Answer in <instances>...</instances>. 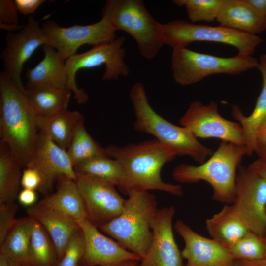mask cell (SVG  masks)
Instances as JSON below:
<instances>
[{"instance_id":"cb8c5ba5","label":"cell","mask_w":266,"mask_h":266,"mask_svg":"<svg viewBox=\"0 0 266 266\" xmlns=\"http://www.w3.org/2000/svg\"><path fill=\"white\" fill-rule=\"evenodd\" d=\"M71 91L68 88L34 87L26 89V96L36 116H51L66 110Z\"/></svg>"},{"instance_id":"9c48e42d","label":"cell","mask_w":266,"mask_h":266,"mask_svg":"<svg viewBox=\"0 0 266 266\" xmlns=\"http://www.w3.org/2000/svg\"><path fill=\"white\" fill-rule=\"evenodd\" d=\"M125 38L120 36L114 40L94 46L89 50L76 54L65 62L67 74V88L74 94V98L80 105L89 99L88 94L76 84L75 77L80 69L105 66L102 75L103 80H116L120 76L127 77L129 68L124 61L126 53L123 47Z\"/></svg>"},{"instance_id":"c3c4849f","label":"cell","mask_w":266,"mask_h":266,"mask_svg":"<svg viewBox=\"0 0 266 266\" xmlns=\"http://www.w3.org/2000/svg\"><path fill=\"white\" fill-rule=\"evenodd\" d=\"M136 266H142L141 265H138Z\"/></svg>"},{"instance_id":"5bb4252c","label":"cell","mask_w":266,"mask_h":266,"mask_svg":"<svg viewBox=\"0 0 266 266\" xmlns=\"http://www.w3.org/2000/svg\"><path fill=\"white\" fill-rule=\"evenodd\" d=\"M76 174L75 181L83 199L87 218L93 224L99 227L121 214L126 200L115 186L91 176Z\"/></svg>"},{"instance_id":"f546056e","label":"cell","mask_w":266,"mask_h":266,"mask_svg":"<svg viewBox=\"0 0 266 266\" xmlns=\"http://www.w3.org/2000/svg\"><path fill=\"white\" fill-rule=\"evenodd\" d=\"M29 258L33 266H57L59 262L56 247L49 234L33 218Z\"/></svg>"},{"instance_id":"30bf717a","label":"cell","mask_w":266,"mask_h":266,"mask_svg":"<svg viewBox=\"0 0 266 266\" xmlns=\"http://www.w3.org/2000/svg\"><path fill=\"white\" fill-rule=\"evenodd\" d=\"M232 205L250 232L265 237L266 181L248 167L238 166Z\"/></svg>"},{"instance_id":"7c38bea8","label":"cell","mask_w":266,"mask_h":266,"mask_svg":"<svg viewBox=\"0 0 266 266\" xmlns=\"http://www.w3.org/2000/svg\"><path fill=\"white\" fill-rule=\"evenodd\" d=\"M179 123L191 130L197 138H216L245 145L244 132L240 124L221 116L218 105L214 101L207 104L199 100L192 101L180 118Z\"/></svg>"},{"instance_id":"bcb514c9","label":"cell","mask_w":266,"mask_h":266,"mask_svg":"<svg viewBox=\"0 0 266 266\" xmlns=\"http://www.w3.org/2000/svg\"><path fill=\"white\" fill-rule=\"evenodd\" d=\"M139 261H129L116 266H136L138 265ZM78 266H86L84 265H78Z\"/></svg>"},{"instance_id":"6da1fadb","label":"cell","mask_w":266,"mask_h":266,"mask_svg":"<svg viewBox=\"0 0 266 266\" xmlns=\"http://www.w3.org/2000/svg\"><path fill=\"white\" fill-rule=\"evenodd\" d=\"M106 149L108 156L117 160L125 171L126 182L119 190L123 193L157 190L183 195L181 185L165 182L161 177L163 166L176 156L156 139L122 147L109 145Z\"/></svg>"},{"instance_id":"8d00e7d4","label":"cell","mask_w":266,"mask_h":266,"mask_svg":"<svg viewBox=\"0 0 266 266\" xmlns=\"http://www.w3.org/2000/svg\"><path fill=\"white\" fill-rule=\"evenodd\" d=\"M21 185L23 188L38 191L47 195L43 179L40 173L33 168H25L22 174Z\"/></svg>"},{"instance_id":"5b68a950","label":"cell","mask_w":266,"mask_h":266,"mask_svg":"<svg viewBox=\"0 0 266 266\" xmlns=\"http://www.w3.org/2000/svg\"><path fill=\"white\" fill-rule=\"evenodd\" d=\"M128 196L121 214L99 227L142 259L153 237L151 223L158 210L156 198L148 191H133Z\"/></svg>"},{"instance_id":"52a82bcc","label":"cell","mask_w":266,"mask_h":266,"mask_svg":"<svg viewBox=\"0 0 266 266\" xmlns=\"http://www.w3.org/2000/svg\"><path fill=\"white\" fill-rule=\"evenodd\" d=\"M171 69L175 81L183 86L197 83L213 74L236 75L257 68L259 62L252 56L238 55L221 57L192 51L185 47L172 49Z\"/></svg>"},{"instance_id":"9a60e30c","label":"cell","mask_w":266,"mask_h":266,"mask_svg":"<svg viewBox=\"0 0 266 266\" xmlns=\"http://www.w3.org/2000/svg\"><path fill=\"white\" fill-rule=\"evenodd\" d=\"M175 213L173 206L158 209L151 223L152 241L141 260L142 266H184L172 231Z\"/></svg>"},{"instance_id":"2e32d148","label":"cell","mask_w":266,"mask_h":266,"mask_svg":"<svg viewBox=\"0 0 266 266\" xmlns=\"http://www.w3.org/2000/svg\"><path fill=\"white\" fill-rule=\"evenodd\" d=\"M77 222L84 238V250L80 263L86 266H116L141 258L128 251L119 242L105 236L87 218Z\"/></svg>"},{"instance_id":"e0dca14e","label":"cell","mask_w":266,"mask_h":266,"mask_svg":"<svg viewBox=\"0 0 266 266\" xmlns=\"http://www.w3.org/2000/svg\"><path fill=\"white\" fill-rule=\"evenodd\" d=\"M38 132L31 160L26 167L33 168L40 173L48 195L59 178L65 176L75 180L77 174L67 151Z\"/></svg>"},{"instance_id":"d4e9b609","label":"cell","mask_w":266,"mask_h":266,"mask_svg":"<svg viewBox=\"0 0 266 266\" xmlns=\"http://www.w3.org/2000/svg\"><path fill=\"white\" fill-rule=\"evenodd\" d=\"M257 68L261 73L263 84L253 112L249 116H245L237 105L232 107V115L243 129L247 155L249 156L254 152L258 129L266 117V61L260 58Z\"/></svg>"},{"instance_id":"7bdbcfd3","label":"cell","mask_w":266,"mask_h":266,"mask_svg":"<svg viewBox=\"0 0 266 266\" xmlns=\"http://www.w3.org/2000/svg\"><path fill=\"white\" fill-rule=\"evenodd\" d=\"M259 14L266 17V0H244Z\"/></svg>"},{"instance_id":"ba28073f","label":"cell","mask_w":266,"mask_h":266,"mask_svg":"<svg viewBox=\"0 0 266 266\" xmlns=\"http://www.w3.org/2000/svg\"><path fill=\"white\" fill-rule=\"evenodd\" d=\"M165 44L173 48L185 47L196 41L214 42L234 47L237 55L252 56L263 40L257 35L221 25L210 26L175 20L162 24Z\"/></svg>"},{"instance_id":"603a6c76","label":"cell","mask_w":266,"mask_h":266,"mask_svg":"<svg viewBox=\"0 0 266 266\" xmlns=\"http://www.w3.org/2000/svg\"><path fill=\"white\" fill-rule=\"evenodd\" d=\"M206 227L212 238L228 249L250 231L232 204L206 219Z\"/></svg>"},{"instance_id":"ac0fdd59","label":"cell","mask_w":266,"mask_h":266,"mask_svg":"<svg viewBox=\"0 0 266 266\" xmlns=\"http://www.w3.org/2000/svg\"><path fill=\"white\" fill-rule=\"evenodd\" d=\"M174 228L185 243L181 251L187 260L184 266H233L234 259L229 250L216 240L198 234L181 220Z\"/></svg>"},{"instance_id":"ee69618b","label":"cell","mask_w":266,"mask_h":266,"mask_svg":"<svg viewBox=\"0 0 266 266\" xmlns=\"http://www.w3.org/2000/svg\"><path fill=\"white\" fill-rule=\"evenodd\" d=\"M233 266H266V259H234Z\"/></svg>"},{"instance_id":"d590c367","label":"cell","mask_w":266,"mask_h":266,"mask_svg":"<svg viewBox=\"0 0 266 266\" xmlns=\"http://www.w3.org/2000/svg\"><path fill=\"white\" fill-rule=\"evenodd\" d=\"M18 208L14 202L0 204V245L17 222L15 214Z\"/></svg>"},{"instance_id":"7a4b0ae2","label":"cell","mask_w":266,"mask_h":266,"mask_svg":"<svg viewBox=\"0 0 266 266\" xmlns=\"http://www.w3.org/2000/svg\"><path fill=\"white\" fill-rule=\"evenodd\" d=\"M36 115L26 94L4 71L0 73V137L23 167L30 163L38 137Z\"/></svg>"},{"instance_id":"b9f144b4","label":"cell","mask_w":266,"mask_h":266,"mask_svg":"<svg viewBox=\"0 0 266 266\" xmlns=\"http://www.w3.org/2000/svg\"><path fill=\"white\" fill-rule=\"evenodd\" d=\"M254 152L259 158L266 159V134L257 136Z\"/></svg>"},{"instance_id":"f1b7e54d","label":"cell","mask_w":266,"mask_h":266,"mask_svg":"<svg viewBox=\"0 0 266 266\" xmlns=\"http://www.w3.org/2000/svg\"><path fill=\"white\" fill-rule=\"evenodd\" d=\"M33 224V218L29 216L18 219L14 227L0 245V253L31 264L29 248Z\"/></svg>"},{"instance_id":"d6a6232c","label":"cell","mask_w":266,"mask_h":266,"mask_svg":"<svg viewBox=\"0 0 266 266\" xmlns=\"http://www.w3.org/2000/svg\"><path fill=\"white\" fill-rule=\"evenodd\" d=\"M223 0H174L178 6H184L191 23L212 22L216 20Z\"/></svg>"},{"instance_id":"277c9868","label":"cell","mask_w":266,"mask_h":266,"mask_svg":"<svg viewBox=\"0 0 266 266\" xmlns=\"http://www.w3.org/2000/svg\"><path fill=\"white\" fill-rule=\"evenodd\" d=\"M245 155V145L222 141L208 160L197 166L180 164L173 169L172 177L183 183L206 181L213 189V200L231 205L235 197L237 168Z\"/></svg>"},{"instance_id":"484cf974","label":"cell","mask_w":266,"mask_h":266,"mask_svg":"<svg viewBox=\"0 0 266 266\" xmlns=\"http://www.w3.org/2000/svg\"><path fill=\"white\" fill-rule=\"evenodd\" d=\"M83 118L78 111L66 110L51 116H36V122L38 131L66 151L76 125Z\"/></svg>"},{"instance_id":"1f68e13d","label":"cell","mask_w":266,"mask_h":266,"mask_svg":"<svg viewBox=\"0 0 266 266\" xmlns=\"http://www.w3.org/2000/svg\"><path fill=\"white\" fill-rule=\"evenodd\" d=\"M228 249L234 259H266V238L249 231Z\"/></svg>"},{"instance_id":"7402d4cb","label":"cell","mask_w":266,"mask_h":266,"mask_svg":"<svg viewBox=\"0 0 266 266\" xmlns=\"http://www.w3.org/2000/svg\"><path fill=\"white\" fill-rule=\"evenodd\" d=\"M55 191L45 196L39 203L75 220L87 218L83 199L75 180L62 177Z\"/></svg>"},{"instance_id":"f6af8a7d","label":"cell","mask_w":266,"mask_h":266,"mask_svg":"<svg viewBox=\"0 0 266 266\" xmlns=\"http://www.w3.org/2000/svg\"><path fill=\"white\" fill-rule=\"evenodd\" d=\"M263 134H266V117L261 124L258 129L257 137L258 135Z\"/></svg>"},{"instance_id":"74e56055","label":"cell","mask_w":266,"mask_h":266,"mask_svg":"<svg viewBox=\"0 0 266 266\" xmlns=\"http://www.w3.org/2000/svg\"><path fill=\"white\" fill-rule=\"evenodd\" d=\"M19 13L23 15H30L35 12L45 0H14Z\"/></svg>"},{"instance_id":"4fadbf2b","label":"cell","mask_w":266,"mask_h":266,"mask_svg":"<svg viewBox=\"0 0 266 266\" xmlns=\"http://www.w3.org/2000/svg\"><path fill=\"white\" fill-rule=\"evenodd\" d=\"M5 39V46L0 54L3 71L26 94L21 78L24 65L40 46L46 44V36L38 21L30 16L27 23L18 33L9 32Z\"/></svg>"},{"instance_id":"60d3db41","label":"cell","mask_w":266,"mask_h":266,"mask_svg":"<svg viewBox=\"0 0 266 266\" xmlns=\"http://www.w3.org/2000/svg\"><path fill=\"white\" fill-rule=\"evenodd\" d=\"M0 266H33L29 263L18 260L0 253Z\"/></svg>"},{"instance_id":"836d02e7","label":"cell","mask_w":266,"mask_h":266,"mask_svg":"<svg viewBox=\"0 0 266 266\" xmlns=\"http://www.w3.org/2000/svg\"><path fill=\"white\" fill-rule=\"evenodd\" d=\"M84 250V238L80 228L70 239L57 266H78Z\"/></svg>"},{"instance_id":"3957f363","label":"cell","mask_w":266,"mask_h":266,"mask_svg":"<svg viewBox=\"0 0 266 266\" xmlns=\"http://www.w3.org/2000/svg\"><path fill=\"white\" fill-rule=\"evenodd\" d=\"M135 116L134 129L153 135L155 139L177 156H188L201 164L213 150L199 142L189 129L172 124L159 115L149 103L143 83H134L130 92Z\"/></svg>"},{"instance_id":"8992f818","label":"cell","mask_w":266,"mask_h":266,"mask_svg":"<svg viewBox=\"0 0 266 266\" xmlns=\"http://www.w3.org/2000/svg\"><path fill=\"white\" fill-rule=\"evenodd\" d=\"M102 17L106 18L116 31H124L137 43L145 58H154L165 44L162 24L151 16L141 0H107Z\"/></svg>"},{"instance_id":"4dcf8cb0","label":"cell","mask_w":266,"mask_h":266,"mask_svg":"<svg viewBox=\"0 0 266 266\" xmlns=\"http://www.w3.org/2000/svg\"><path fill=\"white\" fill-rule=\"evenodd\" d=\"M66 151L73 166L92 158L108 156L106 148L102 147L88 133L84 125V117L76 125Z\"/></svg>"},{"instance_id":"83f0119b","label":"cell","mask_w":266,"mask_h":266,"mask_svg":"<svg viewBox=\"0 0 266 266\" xmlns=\"http://www.w3.org/2000/svg\"><path fill=\"white\" fill-rule=\"evenodd\" d=\"M22 167L8 146L0 142V204L13 202L17 198Z\"/></svg>"},{"instance_id":"ab89813d","label":"cell","mask_w":266,"mask_h":266,"mask_svg":"<svg viewBox=\"0 0 266 266\" xmlns=\"http://www.w3.org/2000/svg\"><path fill=\"white\" fill-rule=\"evenodd\" d=\"M248 167L266 181V159L259 158L251 163Z\"/></svg>"},{"instance_id":"44dd1931","label":"cell","mask_w":266,"mask_h":266,"mask_svg":"<svg viewBox=\"0 0 266 266\" xmlns=\"http://www.w3.org/2000/svg\"><path fill=\"white\" fill-rule=\"evenodd\" d=\"M216 20L220 25L252 34L266 30V17L244 0H223Z\"/></svg>"},{"instance_id":"e575fe53","label":"cell","mask_w":266,"mask_h":266,"mask_svg":"<svg viewBox=\"0 0 266 266\" xmlns=\"http://www.w3.org/2000/svg\"><path fill=\"white\" fill-rule=\"evenodd\" d=\"M18 11L14 0H0V27L9 32L21 30L24 26L18 24Z\"/></svg>"},{"instance_id":"d6986e66","label":"cell","mask_w":266,"mask_h":266,"mask_svg":"<svg viewBox=\"0 0 266 266\" xmlns=\"http://www.w3.org/2000/svg\"><path fill=\"white\" fill-rule=\"evenodd\" d=\"M26 212L47 232L55 245L59 261L70 239L80 229L77 221L39 203L28 207Z\"/></svg>"},{"instance_id":"8fae6325","label":"cell","mask_w":266,"mask_h":266,"mask_svg":"<svg viewBox=\"0 0 266 266\" xmlns=\"http://www.w3.org/2000/svg\"><path fill=\"white\" fill-rule=\"evenodd\" d=\"M41 26L46 36V44L54 48L65 61L77 54V51L82 45L94 46L116 38V31L104 17L87 25L63 27L54 21L48 20Z\"/></svg>"},{"instance_id":"ffe728a7","label":"cell","mask_w":266,"mask_h":266,"mask_svg":"<svg viewBox=\"0 0 266 266\" xmlns=\"http://www.w3.org/2000/svg\"><path fill=\"white\" fill-rule=\"evenodd\" d=\"M43 59L33 68H28L25 74V89L34 87L56 88L67 87L68 77L65 61L52 47L42 46Z\"/></svg>"},{"instance_id":"4316f807","label":"cell","mask_w":266,"mask_h":266,"mask_svg":"<svg viewBox=\"0 0 266 266\" xmlns=\"http://www.w3.org/2000/svg\"><path fill=\"white\" fill-rule=\"evenodd\" d=\"M76 174L96 178L104 182L118 186L121 189L125 185V171L116 160L108 156L91 158L74 166Z\"/></svg>"},{"instance_id":"7dc6e473","label":"cell","mask_w":266,"mask_h":266,"mask_svg":"<svg viewBox=\"0 0 266 266\" xmlns=\"http://www.w3.org/2000/svg\"><path fill=\"white\" fill-rule=\"evenodd\" d=\"M260 58L266 61V54L261 55Z\"/></svg>"},{"instance_id":"f35d334b","label":"cell","mask_w":266,"mask_h":266,"mask_svg":"<svg viewBox=\"0 0 266 266\" xmlns=\"http://www.w3.org/2000/svg\"><path fill=\"white\" fill-rule=\"evenodd\" d=\"M19 202L23 205L32 206L36 200V191L23 188L19 192L18 197Z\"/></svg>"}]
</instances>
